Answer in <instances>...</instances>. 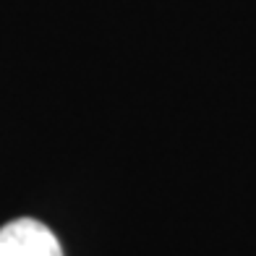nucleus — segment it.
<instances>
[{
    "label": "nucleus",
    "instance_id": "obj_1",
    "mask_svg": "<svg viewBox=\"0 0 256 256\" xmlns=\"http://www.w3.org/2000/svg\"><path fill=\"white\" fill-rule=\"evenodd\" d=\"M0 256H63V248L48 225L21 217L0 228Z\"/></svg>",
    "mask_w": 256,
    "mask_h": 256
}]
</instances>
